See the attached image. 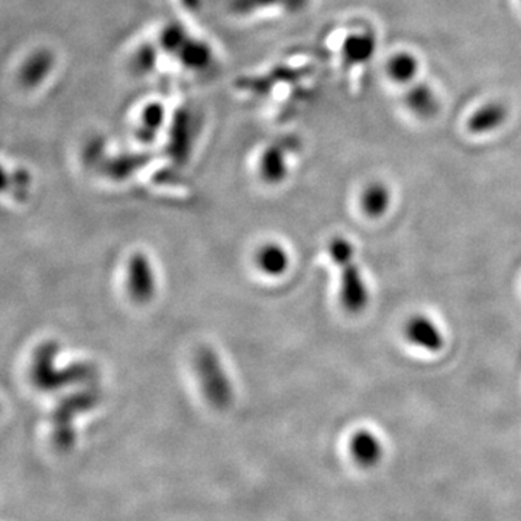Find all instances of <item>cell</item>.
I'll return each instance as SVG.
<instances>
[{
	"label": "cell",
	"instance_id": "1",
	"mask_svg": "<svg viewBox=\"0 0 521 521\" xmlns=\"http://www.w3.org/2000/svg\"><path fill=\"white\" fill-rule=\"evenodd\" d=\"M126 64L141 80L196 85L221 70V50L212 38L181 18L164 19L129 45Z\"/></svg>",
	"mask_w": 521,
	"mask_h": 521
},
{
	"label": "cell",
	"instance_id": "2",
	"mask_svg": "<svg viewBox=\"0 0 521 521\" xmlns=\"http://www.w3.org/2000/svg\"><path fill=\"white\" fill-rule=\"evenodd\" d=\"M61 59L54 48L35 45L16 59L12 78L23 95H44L59 80Z\"/></svg>",
	"mask_w": 521,
	"mask_h": 521
},
{
	"label": "cell",
	"instance_id": "3",
	"mask_svg": "<svg viewBox=\"0 0 521 521\" xmlns=\"http://www.w3.org/2000/svg\"><path fill=\"white\" fill-rule=\"evenodd\" d=\"M312 0H226V14L241 25H264L287 16L298 15Z\"/></svg>",
	"mask_w": 521,
	"mask_h": 521
},
{
	"label": "cell",
	"instance_id": "4",
	"mask_svg": "<svg viewBox=\"0 0 521 521\" xmlns=\"http://www.w3.org/2000/svg\"><path fill=\"white\" fill-rule=\"evenodd\" d=\"M300 148L297 138L291 135H281L265 141L258 151V169L265 181L279 183L286 178L288 166L287 155Z\"/></svg>",
	"mask_w": 521,
	"mask_h": 521
},
{
	"label": "cell",
	"instance_id": "5",
	"mask_svg": "<svg viewBox=\"0 0 521 521\" xmlns=\"http://www.w3.org/2000/svg\"><path fill=\"white\" fill-rule=\"evenodd\" d=\"M342 270V305L349 312H361L367 306L368 291L360 269L352 262H348Z\"/></svg>",
	"mask_w": 521,
	"mask_h": 521
},
{
	"label": "cell",
	"instance_id": "6",
	"mask_svg": "<svg viewBox=\"0 0 521 521\" xmlns=\"http://www.w3.org/2000/svg\"><path fill=\"white\" fill-rule=\"evenodd\" d=\"M375 51V35L370 31L349 33L342 44V61L348 69L367 63Z\"/></svg>",
	"mask_w": 521,
	"mask_h": 521
},
{
	"label": "cell",
	"instance_id": "7",
	"mask_svg": "<svg viewBox=\"0 0 521 521\" xmlns=\"http://www.w3.org/2000/svg\"><path fill=\"white\" fill-rule=\"evenodd\" d=\"M406 336L413 345L437 352L443 346V334L439 327L425 316H416L406 326Z\"/></svg>",
	"mask_w": 521,
	"mask_h": 521
},
{
	"label": "cell",
	"instance_id": "8",
	"mask_svg": "<svg viewBox=\"0 0 521 521\" xmlns=\"http://www.w3.org/2000/svg\"><path fill=\"white\" fill-rule=\"evenodd\" d=\"M507 118H508V109L504 106L503 103L489 102L471 114L466 126L470 129V133L481 135V133H489L501 128L506 123Z\"/></svg>",
	"mask_w": 521,
	"mask_h": 521
},
{
	"label": "cell",
	"instance_id": "9",
	"mask_svg": "<svg viewBox=\"0 0 521 521\" xmlns=\"http://www.w3.org/2000/svg\"><path fill=\"white\" fill-rule=\"evenodd\" d=\"M408 86L410 87L404 95V102L408 109L420 118L434 116L439 109V100L434 88L419 81H415Z\"/></svg>",
	"mask_w": 521,
	"mask_h": 521
},
{
	"label": "cell",
	"instance_id": "10",
	"mask_svg": "<svg viewBox=\"0 0 521 521\" xmlns=\"http://www.w3.org/2000/svg\"><path fill=\"white\" fill-rule=\"evenodd\" d=\"M351 452L358 465L371 468L379 462L382 456V446L379 437L368 430H361L353 434L351 441Z\"/></svg>",
	"mask_w": 521,
	"mask_h": 521
},
{
	"label": "cell",
	"instance_id": "11",
	"mask_svg": "<svg viewBox=\"0 0 521 521\" xmlns=\"http://www.w3.org/2000/svg\"><path fill=\"white\" fill-rule=\"evenodd\" d=\"M387 73L398 85H411L419 74V59L410 52H398L389 59Z\"/></svg>",
	"mask_w": 521,
	"mask_h": 521
},
{
	"label": "cell",
	"instance_id": "12",
	"mask_svg": "<svg viewBox=\"0 0 521 521\" xmlns=\"http://www.w3.org/2000/svg\"><path fill=\"white\" fill-rule=\"evenodd\" d=\"M389 205V191L384 184L374 183L363 191L362 207L365 214L379 217L386 214Z\"/></svg>",
	"mask_w": 521,
	"mask_h": 521
},
{
	"label": "cell",
	"instance_id": "13",
	"mask_svg": "<svg viewBox=\"0 0 521 521\" xmlns=\"http://www.w3.org/2000/svg\"><path fill=\"white\" fill-rule=\"evenodd\" d=\"M258 262L265 272L281 274V272L286 271L288 257H287L283 248L270 245L265 246L264 250L260 251V255H258Z\"/></svg>",
	"mask_w": 521,
	"mask_h": 521
},
{
	"label": "cell",
	"instance_id": "14",
	"mask_svg": "<svg viewBox=\"0 0 521 521\" xmlns=\"http://www.w3.org/2000/svg\"><path fill=\"white\" fill-rule=\"evenodd\" d=\"M331 257L336 264L343 265L352 262L353 246L352 243L343 238H334L331 243Z\"/></svg>",
	"mask_w": 521,
	"mask_h": 521
},
{
	"label": "cell",
	"instance_id": "15",
	"mask_svg": "<svg viewBox=\"0 0 521 521\" xmlns=\"http://www.w3.org/2000/svg\"><path fill=\"white\" fill-rule=\"evenodd\" d=\"M186 12H195L202 5L203 0H176Z\"/></svg>",
	"mask_w": 521,
	"mask_h": 521
}]
</instances>
